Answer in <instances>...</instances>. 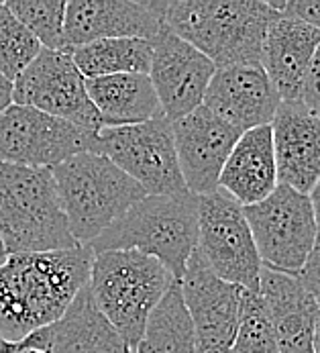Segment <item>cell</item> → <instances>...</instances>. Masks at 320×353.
<instances>
[{"label":"cell","mask_w":320,"mask_h":353,"mask_svg":"<svg viewBox=\"0 0 320 353\" xmlns=\"http://www.w3.org/2000/svg\"><path fill=\"white\" fill-rule=\"evenodd\" d=\"M4 4L29 29L43 50L67 51L63 41V0H10Z\"/></svg>","instance_id":"cell-25"},{"label":"cell","mask_w":320,"mask_h":353,"mask_svg":"<svg viewBox=\"0 0 320 353\" xmlns=\"http://www.w3.org/2000/svg\"><path fill=\"white\" fill-rule=\"evenodd\" d=\"M92 153L105 155L133 178L147 196L186 192L173 129L163 114L139 125L100 129L94 137Z\"/></svg>","instance_id":"cell-7"},{"label":"cell","mask_w":320,"mask_h":353,"mask_svg":"<svg viewBox=\"0 0 320 353\" xmlns=\"http://www.w3.org/2000/svg\"><path fill=\"white\" fill-rule=\"evenodd\" d=\"M231 353H279L273 327L262 299L255 292L245 290L243 294L239 327L231 345Z\"/></svg>","instance_id":"cell-27"},{"label":"cell","mask_w":320,"mask_h":353,"mask_svg":"<svg viewBox=\"0 0 320 353\" xmlns=\"http://www.w3.org/2000/svg\"><path fill=\"white\" fill-rule=\"evenodd\" d=\"M262 265L298 276L306 257L317 248V225L312 204L284 184L266 201L243 206Z\"/></svg>","instance_id":"cell-8"},{"label":"cell","mask_w":320,"mask_h":353,"mask_svg":"<svg viewBox=\"0 0 320 353\" xmlns=\"http://www.w3.org/2000/svg\"><path fill=\"white\" fill-rule=\"evenodd\" d=\"M12 104L37 108L90 133L103 129L86 80L67 51L41 50L12 82Z\"/></svg>","instance_id":"cell-11"},{"label":"cell","mask_w":320,"mask_h":353,"mask_svg":"<svg viewBox=\"0 0 320 353\" xmlns=\"http://www.w3.org/2000/svg\"><path fill=\"white\" fill-rule=\"evenodd\" d=\"M19 352V343H10L0 339V353H17Z\"/></svg>","instance_id":"cell-35"},{"label":"cell","mask_w":320,"mask_h":353,"mask_svg":"<svg viewBox=\"0 0 320 353\" xmlns=\"http://www.w3.org/2000/svg\"><path fill=\"white\" fill-rule=\"evenodd\" d=\"M196 252L220 280L257 294L259 253L243 206L222 190L198 196Z\"/></svg>","instance_id":"cell-9"},{"label":"cell","mask_w":320,"mask_h":353,"mask_svg":"<svg viewBox=\"0 0 320 353\" xmlns=\"http://www.w3.org/2000/svg\"><path fill=\"white\" fill-rule=\"evenodd\" d=\"M67 227L78 245H90L147 192L105 155L84 152L52 168Z\"/></svg>","instance_id":"cell-5"},{"label":"cell","mask_w":320,"mask_h":353,"mask_svg":"<svg viewBox=\"0 0 320 353\" xmlns=\"http://www.w3.org/2000/svg\"><path fill=\"white\" fill-rule=\"evenodd\" d=\"M308 199L312 204V214H314V225H317V245H320V180L312 188V192L308 194Z\"/></svg>","instance_id":"cell-31"},{"label":"cell","mask_w":320,"mask_h":353,"mask_svg":"<svg viewBox=\"0 0 320 353\" xmlns=\"http://www.w3.org/2000/svg\"><path fill=\"white\" fill-rule=\"evenodd\" d=\"M171 129L186 190L194 196L216 192L220 172L241 131L216 117L204 104L173 121Z\"/></svg>","instance_id":"cell-13"},{"label":"cell","mask_w":320,"mask_h":353,"mask_svg":"<svg viewBox=\"0 0 320 353\" xmlns=\"http://www.w3.org/2000/svg\"><path fill=\"white\" fill-rule=\"evenodd\" d=\"M41 43L0 2V76L14 82L25 68L41 53Z\"/></svg>","instance_id":"cell-26"},{"label":"cell","mask_w":320,"mask_h":353,"mask_svg":"<svg viewBox=\"0 0 320 353\" xmlns=\"http://www.w3.org/2000/svg\"><path fill=\"white\" fill-rule=\"evenodd\" d=\"M6 257H8V253H6V250H4V243H2V239H0V265L6 261Z\"/></svg>","instance_id":"cell-36"},{"label":"cell","mask_w":320,"mask_h":353,"mask_svg":"<svg viewBox=\"0 0 320 353\" xmlns=\"http://www.w3.org/2000/svg\"><path fill=\"white\" fill-rule=\"evenodd\" d=\"M86 90L103 121V129L139 125L163 114L147 74H118L86 80Z\"/></svg>","instance_id":"cell-22"},{"label":"cell","mask_w":320,"mask_h":353,"mask_svg":"<svg viewBox=\"0 0 320 353\" xmlns=\"http://www.w3.org/2000/svg\"><path fill=\"white\" fill-rule=\"evenodd\" d=\"M202 104L241 133L271 125L281 99L262 65L216 68Z\"/></svg>","instance_id":"cell-17"},{"label":"cell","mask_w":320,"mask_h":353,"mask_svg":"<svg viewBox=\"0 0 320 353\" xmlns=\"http://www.w3.org/2000/svg\"><path fill=\"white\" fill-rule=\"evenodd\" d=\"M277 184L271 127L266 125L241 133L220 172L218 190L241 206H251L266 201Z\"/></svg>","instance_id":"cell-21"},{"label":"cell","mask_w":320,"mask_h":353,"mask_svg":"<svg viewBox=\"0 0 320 353\" xmlns=\"http://www.w3.org/2000/svg\"><path fill=\"white\" fill-rule=\"evenodd\" d=\"M180 288L196 331V343L231 350L245 290L220 280L198 252L190 255Z\"/></svg>","instance_id":"cell-15"},{"label":"cell","mask_w":320,"mask_h":353,"mask_svg":"<svg viewBox=\"0 0 320 353\" xmlns=\"http://www.w3.org/2000/svg\"><path fill=\"white\" fill-rule=\"evenodd\" d=\"M12 102V82L0 76V112Z\"/></svg>","instance_id":"cell-32"},{"label":"cell","mask_w":320,"mask_h":353,"mask_svg":"<svg viewBox=\"0 0 320 353\" xmlns=\"http://www.w3.org/2000/svg\"><path fill=\"white\" fill-rule=\"evenodd\" d=\"M135 353H196V331L178 280L149 312Z\"/></svg>","instance_id":"cell-23"},{"label":"cell","mask_w":320,"mask_h":353,"mask_svg":"<svg viewBox=\"0 0 320 353\" xmlns=\"http://www.w3.org/2000/svg\"><path fill=\"white\" fill-rule=\"evenodd\" d=\"M17 353H41V352H37V350H31V347H23V345L19 343V352Z\"/></svg>","instance_id":"cell-37"},{"label":"cell","mask_w":320,"mask_h":353,"mask_svg":"<svg viewBox=\"0 0 320 353\" xmlns=\"http://www.w3.org/2000/svg\"><path fill=\"white\" fill-rule=\"evenodd\" d=\"M0 239L8 255L78 248L52 170L0 161Z\"/></svg>","instance_id":"cell-4"},{"label":"cell","mask_w":320,"mask_h":353,"mask_svg":"<svg viewBox=\"0 0 320 353\" xmlns=\"http://www.w3.org/2000/svg\"><path fill=\"white\" fill-rule=\"evenodd\" d=\"M257 296L273 327L279 353H312L320 308L300 280L262 265Z\"/></svg>","instance_id":"cell-20"},{"label":"cell","mask_w":320,"mask_h":353,"mask_svg":"<svg viewBox=\"0 0 320 353\" xmlns=\"http://www.w3.org/2000/svg\"><path fill=\"white\" fill-rule=\"evenodd\" d=\"M151 48L153 55L147 76L163 117L173 123L202 106L216 68L206 55L180 39L165 25L151 41Z\"/></svg>","instance_id":"cell-12"},{"label":"cell","mask_w":320,"mask_h":353,"mask_svg":"<svg viewBox=\"0 0 320 353\" xmlns=\"http://www.w3.org/2000/svg\"><path fill=\"white\" fill-rule=\"evenodd\" d=\"M84 80L118 76V74H149L153 48L145 39H100L70 51Z\"/></svg>","instance_id":"cell-24"},{"label":"cell","mask_w":320,"mask_h":353,"mask_svg":"<svg viewBox=\"0 0 320 353\" xmlns=\"http://www.w3.org/2000/svg\"><path fill=\"white\" fill-rule=\"evenodd\" d=\"M267 4L273 10L292 14V17L308 23L310 27H314V29L320 31V0H288V2L267 0Z\"/></svg>","instance_id":"cell-28"},{"label":"cell","mask_w":320,"mask_h":353,"mask_svg":"<svg viewBox=\"0 0 320 353\" xmlns=\"http://www.w3.org/2000/svg\"><path fill=\"white\" fill-rule=\"evenodd\" d=\"M312 353H320V314L317 319V327H314V339H312Z\"/></svg>","instance_id":"cell-34"},{"label":"cell","mask_w":320,"mask_h":353,"mask_svg":"<svg viewBox=\"0 0 320 353\" xmlns=\"http://www.w3.org/2000/svg\"><path fill=\"white\" fill-rule=\"evenodd\" d=\"M163 27L161 0H72L65 2L63 41L67 53L100 39L153 41Z\"/></svg>","instance_id":"cell-14"},{"label":"cell","mask_w":320,"mask_h":353,"mask_svg":"<svg viewBox=\"0 0 320 353\" xmlns=\"http://www.w3.org/2000/svg\"><path fill=\"white\" fill-rule=\"evenodd\" d=\"M296 278L310 292V296L314 299V303L319 304L320 308V245H317L306 257V261Z\"/></svg>","instance_id":"cell-30"},{"label":"cell","mask_w":320,"mask_h":353,"mask_svg":"<svg viewBox=\"0 0 320 353\" xmlns=\"http://www.w3.org/2000/svg\"><path fill=\"white\" fill-rule=\"evenodd\" d=\"M23 347L41 353H131L133 350L105 319L86 284L67 310L50 327L31 333Z\"/></svg>","instance_id":"cell-18"},{"label":"cell","mask_w":320,"mask_h":353,"mask_svg":"<svg viewBox=\"0 0 320 353\" xmlns=\"http://www.w3.org/2000/svg\"><path fill=\"white\" fill-rule=\"evenodd\" d=\"M269 127L277 182L308 196L320 180V119L302 102H281Z\"/></svg>","instance_id":"cell-16"},{"label":"cell","mask_w":320,"mask_h":353,"mask_svg":"<svg viewBox=\"0 0 320 353\" xmlns=\"http://www.w3.org/2000/svg\"><path fill=\"white\" fill-rule=\"evenodd\" d=\"M173 282L175 278L156 257L118 250L94 253L88 286L98 310L135 352L149 312Z\"/></svg>","instance_id":"cell-6"},{"label":"cell","mask_w":320,"mask_h":353,"mask_svg":"<svg viewBox=\"0 0 320 353\" xmlns=\"http://www.w3.org/2000/svg\"><path fill=\"white\" fill-rule=\"evenodd\" d=\"M88 245L47 253H14L0 265V339L21 343L50 327L90 282Z\"/></svg>","instance_id":"cell-1"},{"label":"cell","mask_w":320,"mask_h":353,"mask_svg":"<svg viewBox=\"0 0 320 353\" xmlns=\"http://www.w3.org/2000/svg\"><path fill=\"white\" fill-rule=\"evenodd\" d=\"M275 12L267 0H161L163 25L206 55L214 68L259 65Z\"/></svg>","instance_id":"cell-2"},{"label":"cell","mask_w":320,"mask_h":353,"mask_svg":"<svg viewBox=\"0 0 320 353\" xmlns=\"http://www.w3.org/2000/svg\"><path fill=\"white\" fill-rule=\"evenodd\" d=\"M131 353H135V352H131Z\"/></svg>","instance_id":"cell-38"},{"label":"cell","mask_w":320,"mask_h":353,"mask_svg":"<svg viewBox=\"0 0 320 353\" xmlns=\"http://www.w3.org/2000/svg\"><path fill=\"white\" fill-rule=\"evenodd\" d=\"M198 245V196L192 192L145 196L94 239L92 253L135 250L156 257L180 282Z\"/></svg>","instance_id":"cell-3"},{"label":"cell","mask_w":320,"mask_h":353,"mask_svg":"<svg viewBox=\"0 0 320 353\" xmlns=\"http://www.w3.org/2000/svg\"><path fill=\"white\" fill-rule=\"evenodd\" d=\"M319 46V29L296 17L275 12L269 21L259 65L277 90L281 102H300L302 84Z\"/></svg>","instance_id":"cell-19"},{"label":"cell","mask_w":320,"mask_h":353,"mask_svg":"<svg viewBox=\"0 0 320 353\" xmlns=\"http://www.w3.org/2000/svg\"><path fill=\"white\" fill-rule=\"evenodd\" d=\"M96 133L23 104H8L0 112V161L47 168L78 153L92 152Z\"/></svg>","instance_id":"cell-10"},{"label":"cell","mask_w":320,"mask_h":353,"mask_svg":"<svg viewBox=\"0 0 320 353\" xmlns=\"http://www.w3.org/2000/svg\"><path fill=\"white\" fill-rule=\"evenodd\" d=\"M196 353H231V350H228V347H218V345L196 343Z\"/></svg>","instance_id":"cell-33"},{"label":"cell","mask_w":320,"mask_h":353,"mask_svg":"<svg viewBox=\"0 0 320 353\" xmlns=\"http://www.w3.org/2000/svg\"><path fill=\"white\" fill-rule=\"evenodd\" d=\"M300 102L320 119V46L312 55V61L308 65L304 84H302V97Z\"/></svg>","instance_id":"cell-29"}]
</instances>
